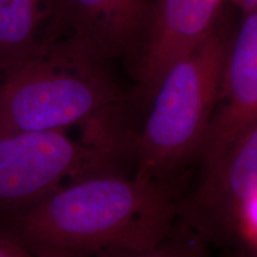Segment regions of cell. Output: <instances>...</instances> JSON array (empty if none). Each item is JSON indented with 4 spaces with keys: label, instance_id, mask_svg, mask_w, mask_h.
<instances>
[{
    "label": "cell",
    "instance_id": "cell-1",
    "mask_svg": "<svg viewBox=\"0 0 257 257\" xmlns=\"http://www.w3.org/2000/svg\"><path fill=\"white\" fill-rule=\"evenodd\" d=\"M175 214L166 184L101 167L9 216L0 233L37 257H115L152 248Z\"/></svg>",
    "mask_w": 257,
    "mask_h": 257
},
{
    "label": "cell",
    "instance_id": "cell-5",
    "mask_svg": "<svg viewBox=\"0 0 257 257\" xmlns=\"http://www.w3.org/2000/svg\"><path fill=\"white\" fill-rule=\"evenodd\" d=\"M255 195L257 121L206 168L200 187L187 202L184 221L206 242L220 239L238 230L240 212Z\"/></svg>",
    "mask_w": 257,
    "mask_h": 257
},
{
    "label": "cell",
    "instance_id": "cell-4",
    "mask_svg": "<svg viewBox=\"0 0 257 257\" xmlns=\"http://www.w3.org/2000/svg\"><path fill=\"white\" fill-rule=\"evenodd\" d=\"M108 155L63 130L0 135V213L29 210L69 176L101 168Z\"/></svg>",
    "mask_w": 257,
    "mask_h": 257
},
{
    "label": "cell",
    "instance_id": "cell-13",
    "mask_svg": "<svg viewBox=\"0 0 257 257\" xmlns=\"http://www.w3.org/2000/svg\"><path fill=\"white\" fill-rule=\"evenodd\" d=\"M230 3L239 10L240 14L257 10V0H230Z\"/></svg>",
    "mask_w": 257,
    "mask_h": 257
},
{
    "label": "cell",
    "instance_id": "cell-7",
    "mask_svg": "<svg viewBox=\"0 0 257 257\" xmlns=\"http://www.w3.org/2000/svg\"><path fill=\"white\" fill-rule=\"evenodd\" d=\"M230 0H152L138 81L149 99L173 64L210 36L223 18Z\"/></svg>",
    "mask_w": 257,
    "mask_h": 257
},
{
    "label": "cell",
    "instance_id": "cell-2",
    "mask_svg": "<svg viewBox=\"0 0 257 257\" xmlns=\"http://www.w3.org/2000/svg\"><path fill=\"white\" fill-rule=\"evenodd\" d=\"M120 94L104 63L50 42L0 63V135L66 131L85 125L86 141L111 152Z\"/></svg>",
    "mask_w": 257,
    "mask_h": 257
},
{
    "label": "cell",
    "instance_id": "cell-8",
    "mask_svg": "<svg viewBox=\"0 0 257 257\" xmlns=\"http://www.w3.org/2000/svg\"><path fill=\"white\" fill-rule=\"evenodd\" d=\"M257 121V10L240 14L233 28L219 95L201 148L205 169L213 165L245 128Z\"/></svg>",
    "mask_w": 257,
    "mask_h": 257
},
{
    "label": "cell",
    "instance_id": "cell-11",
    "mask_svg": "<svg viewBox=\"0 0 257 257\" xmlns=\"http://www.w3.org/2000/svg\"><path fill=\"white\" fill-rule=\"evenodd\" d=\"M238 229L245 231L250 240L249 249L257 250V195L250 199L240 212Z\"/></svg>",
    "mask_w": 257,
    "mask_h": 257
},
{
    "label": "cell",
    "instance_id": "cell-3",
    "mask_svg": "<svg viewBox=\"0 0 257 257\" xmlns=\"http://www.w3.org/2000/svg\"><path fill=\"white\" fill-rule=\"evenodd\" d=\"M233 25L226 15L200 46L173 64L150 95L135 176L162 182L200 154L219 95Z\"/></svg>",
    "mask_w": 257,
    "mask_h": 257
},
{
    "label": "cell",
    "instance_id": "cell-6",
    "mask_svg": "<svg viewBox=\"0 0 257 257\" xmlns=\"http://www.w3.org/2000/svg\"><path fill=\"white\" fill-rule=\"evenodd\" d=\"M152 0H57L55 41L105 63L142 42Z\"/></svg>",
    "mask_w": 257,
    "mask_h": 257
},
{
    "label": "cell",
    "instance_id": "cell-14",
    "mask_svg": "<svg viewBox=\"0 0 257 257\" xmlns=\"http://www.w3.org/2000/svg\"><path fill=\"white\" fill-rule=\"evenodd\" d=\"M243 257H257V250L256 249H248V251L244 253Z\"/></svg>",
    "mask_w": 257,
    "mask_h": 257
},
{
    "label": "cell",
    "instance_id": "cell-10",
    "mask_svg": "<svg viewBox=\"0 0 257 257\" xmlns=\"http://www.w3.org/2000/svg\"><path fill=\"white\" fill-rule=\"evenodd\" d=\"M115 257H210L206 240L185 223L173 226L152 248Z\"/></svg>",
    "mask_w": 257,
    "mask_h": 257
},
{
    "label": "cell",
    "instance_id": "cell-9",
    "mask_svg": "<svg viewBox=\"0 0 257 257\" xmlns=\"http://www.w3.org/2000/svg\"><path fill=\"white\" fill-rule=\"evenodd\" d=\"M57 0H0V63L55 41Z\"/></svg>",
    "mask_w": 257,
    "mask_h": 257
},
{
    "label": "cell",
    "instance_id": "cell-12",
    "mask_svg": "<svg viewBox=\"0 0 257 257\" xmlns=\"http://www.w3.org/2000/svg\"><path fill=\"white\" fill-rule=\"evenodd\" d=\"M0 257H37L0 233Z\"/></svg>",
    "mask_w": 257,
    "mask_h": 257
}]
</instances>
